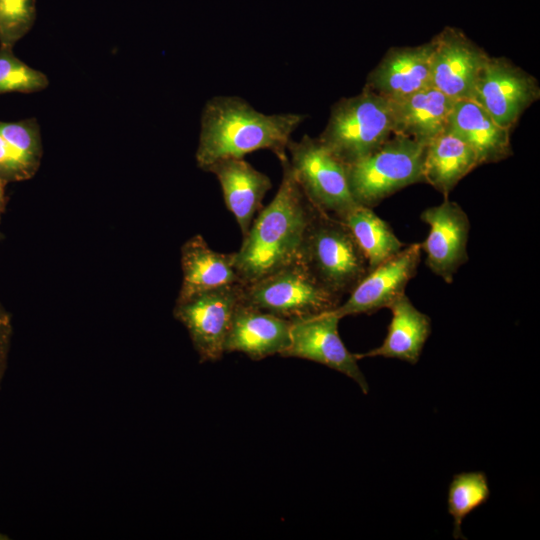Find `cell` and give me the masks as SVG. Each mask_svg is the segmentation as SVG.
<instances>
[{
	"label": "cell",
	"mask_w": 540,
	"mask_h": 540,
	"mask_svg": "<svg viewBox=\"0 0 540 540\" xmlns=\"http://www.w3.org/2000/svg\"><path fill=\"white\" fill-rule=\"evenodd\" d=\"M47 76L18 59L11 48H0V93H31L45 89Z\"/></svg>",
	"instance_id": "25"
},
{
	"label": "cell",
	"mask_w": 540,
	"mask_h": 540,
	"mask_svg": "<svg viewBox=\"0 0 540 540\" xmlns=\"http://www.w3.org/2000/svg\"><path fill=\"white\" fill-rule=\"evenodd\" d=\"M282 180L235 252V268L243 284L261 279L297 260L316 207L302 191L289 159L280 162Z\"/></svg>",
	"instance_id": "1"
},
{
	"label": "cell",
	"mask_w": 540,
	"mask_h": 540,
	"mask_svg": "<svg viewBox=\"0 0 540 540\" xmlns=\"http://www.w3.org/2000/svg\"><path fill=\"white\" fill-rule=\"evenodd\" d=\"M431 41L391 47L367 75L364 89L398 101L431 86Z\"/></svg>",
	"instance_id": "14"
},
{
	"label": "cell",
	"mask_w": 540,
	"mask_h": 540,
	"mask_svg": "<svg viewBox=\"0 0 540 540\" xmlns=\"http://www.w3.org/2000/svg\"><path fill=\"white\" fill-rule=\"evenodd\" d=\"M299 260L329 292L341 299L368 273V262L349 228L316 208Z\"/></svg>",
	"instance_id": "3"
},
{
	"label": "cell",
	"mask_w": 540,
	"mask_h": 540,
	"mask_svg": "<svg viewBox=\"0 0 540 540\" xmlns=\"http://www.w3.org/2000/svg\"><path fill=\"white\" fill-rule=\"evenodd\" d=\"M204 171L216 176L226 207L245 236L263 198L272 187L271 179L243 158H221Z\"/></svg>",
	"instance_id": "16"
},
{
	"label": "cell",
	"mask_w": 540,
	"mask_h": 540,
	"mask_svg": "<svg viewBox=\"0 0 540 540\" xmlns=\"http://www.w3.org/2000/svg\"><path fill=\"white\" fill-rule=\"evenodd\" d=\"M454 102L432 86L401 100L391 101L393 134L427 145L447 129Z\"/></svg>",
	"instance_id": "18"
},
{
	"label": "cell",
	"mask_w": 540,
	"mask_h": 540,
	"mask_svg": "<svg viewBox=\"0 0 540 540\" xmlns=\"http://www.w3.org/2000/svg\"><path fill=\"white\" fill-rule=\"evenodd\" d=\"M430 41L431 86L455 101L471 99L489 54L454 27H445Z\"/></svg>",
	"instance_id": "10"
},
{
	"label": "cell",
	"mask_w": 540,
	"mask_h": 540,
	"mask_svg": "<svg viewBox=\"0 0 540 540\" xmlns=\"http://www.w3.org/2000/svg\"><path fill=\"white\" fill-rule=\"evenodd\" d=\"M420 243L406 245L391 258L370 269L344 303L332 310L338 317L371 314L389 308L405 294L421 261Z\"/></svg>",
	"instance_id": "12"
},
{
	"label": "cell",
	"mask_w": 540,
	"mask_h": 540,
	"mask_svg": "<svg viewBox=\"0 0 540 540\" xmlns=\"http://www.w3.org/2000/svg\"><path fill=\"white\" fill-rule=\"evenodd\" d=\"M182 283L177 299L232 284H243L235 268V252L214 251L197 234L181 247Z\"/></svg>",
	"instance_id": "19"
},
{
	"label": "cell",
	"mask_w": 540,
	"mask_h": 540,
	"mask_svg": "<svg viewBox=\"0 0 540 540\" xmlns=\"http://www.w3.org/2000/svg\"><path fill=\"white\" fill-rule=\"evenodd\" d=\"M540 98L537 79L505 57L489 55L475 83L471 100L502 127L512 130Z\"/></svg>",
	"instance_id": "9"
},
{
	"label": "cell",
	"mask_w": 540,
	"mask_h": 540,
	"mask_svg": "<svg viewBox=\"0 0 540 540\" xmlns=\"http://www.w3.org/2000/svg\"><path fill=\"white\" fill-rule=\"evenodd\" d=\"M391 101L362 91L335 102L318 139L343 163L350 165L372 153L392 134Z\"/></svg>",
	"instance_id": "4"
},
{
	"label": "cell",
	"mask_w": 540,
	"mask_h": 540,
	"mask_svg": "<svg viewBox=\"0 0 540 540\" xmlns=\"http://www.w3.org/2000/svg\"><path fill=\"white\" fill-rule=\"evenodd\" d=\"M4 539H8V537H6V535L0 533V540H4Z\"/></svg>",
	"instance_id": "28"
},
{
	"label": "cell",
	"mask_w": 540,
	"mask_h": 540,
	"mask_svg": "<svg viewBox=\"0 0 540 540\" xmlns=\"http://www.w3.org/2000/svg\"><path fill=\"white\" fill-rule=\"evenodd\" d=\"M447 129L472 148L480 165L498 163L513 155L511 130L499 125L471 99L454 102Z\"/></svg>",
	"instance_id": "17"
},
{
	"label": "cell",
	"mask_w": 540,
	"mask_h": 540,
	"mask_svg": "<svg viewBox=\"0 0 540 540\" xmlns=\"http://www.w3.org/2000/svg\"><path fill=\"white\" fill-rule=\"evenodd\" d=\"M12 332L11 316L0 302V386L7 367Z\"/></svg>",
	"instance_id": "27"
},
{
	"label": "cell",
	"mask_w": 540,
	"mask_h": 540,
	"mask_svg": "<svg viewBox=\"0 0 540 540\" xmlns=\"http://www.w3.org/2000/svg\"><path fill=\"white\" fill-rule=\"evenodd\" d=\"M340 220L349 228L358 243L369 269L391 258L406 246L373 208L358 205Z\"/></svg>",
	"instance_id": "22"
},
{
	"label": "cell",
	"mask_w": 540,
	"mask_h": 540,
	"mask_svg": "<svg viewBox=\"0 0 540 540\" xmlns=\"http://www.w3.org/2000/svg\"><path fill=\"white\" fill-rule=\"evenodd\" d=\"M340 300L300 260L243 284L241 293V302L291 322L332 311Z\"/></svg>",
	"instance_id": "6"
},
{
	"label": "cell",
	"mask_w": 540,
	"mask_h": 540,
	"mask_svg": "<svg viewBox=\"0 0 540 540\" xmlns=\"http://www.w3.org/2000/svg\"><path fill=\"white\" fill-rule=\"evenodd\" d=\"M291 325L287 319L240 300L226 336L224 351L240 352L254 361L281 355L290 344Z\"/></svg>",
	"instance_id": "15"
},
{
	"label": "cell",
	"mask_w": 540,
	"mask_h": 540,
	"mask_svg": "<svg viewBox=\"0 0 540 540\" xmlns=\"http://www.w3.org/2000/svg\"><path fill=\"white\" fill-rule=\"evenodd\" d=\"M341 318L333 311L292 322L290 344L280 355L310 360L353 379L364 394L368 382L360 370L357 358L350 353L338 332Z\"/></svg>",
	"instance_id": "11"
},
{
	"label": "cell",
	"mask_w": 540,
	"mask_h": 540,
	"mask_svg": "<svg viewBox=\"0 0 540 540\" xmlns=\"http://www.w3.org/2000/svg\"><path fill=\"white\" fill-rule=\"evenodd\" d=\"M480 166L475 152L446 129L425 145L423 182L448 198L461 179Z\"/></svg>",
	"instance_id": "21"
},
{
	"label": "cell",
	"mask_w": 540,
	"mask_h": 540,
	"mask_svg": "<svg viewBox=\"0 0 540 540\" xmlns=\"http://www.w3.org/2000/svg\"><path fill=\"white\" fill-rule=\"evenodd\" d=\"M425 146L392 134L364 158L347 165L350 192L357 204L374 208L395 192L423 182Z\"/></svg>",
	"instance_id": "5"
},
{
	"label": "cell",
	"mask_w": 540,
	"mask_h": 540,
	"mask_svg": "<svg viewBox=\"0 0 540 540\" xmlns=\"http://www.w3.org/2000/svg\"><path fill=\"white\" fill-rule=\"evenodd\" d=\"M36 0H0V44L11 48L32 28Z\"/></svg>",
	"instance_id": "26"
},
{
	"label": "cell",
	"mask_w": 540,
	"mask_h": 540,
	"mask_svg": "<svg viewBox=\"0 0 540 540\" xmlns=\"http://www.w3.org/2000/svg\"><path fill=\"white\" fill-rule=\"evenodd\" d=\"M307 115L265 114L238 96H214L201 114L195 154L197 166L205 170L221 158H243L258 150L272 151L279 161L288 158L287 145Z\"/></svg>",
	"instance_id": "2"
},
{
	"label": "cell",
	"mask_w": 540,
	"mask_h": 540,
	"mask_svg": "<svg viewBox=\"0 0 540 540\" xmlns=\"http://www.w3.org/2000/svg\"><path fill=\"white\" fill-rule=\"evenodd\" d=\"M421 219L429 226L426 239L420 243L425 263L435 275L452 283L468 261L469 218L457 202L444 198L440 204L426 208Z\"/></svg>",
	"instance_id": "13"
},
{
	"label": "cell",
	"mask_w": 540,
	"mask_h": 540,
	"mask_svg": "<svg viewBox=\"0 0 540 540\" xmlns=\"http://www.w3.org/2000/svg\"><path fill=\"white\" fill-rule=\"evenodd\" d=\"M489 496V483L484 472H461L453 476L448 488L447 509L453 518L455 539H465L461 529L464 518L486 503Z\"/></svg>",
	"instance_id": "23"
},
{
	"label": "cell",
	"mask_w": 540,
	"mask_h": 540,
	"mask_svg": "<svg viewBox=\"0 0 540 540\" xmlns=\"http://www.w3.org/2000/svg\"><path fill=\"white\" fill-rule=\"evenodd\" d=\"M243 284H232L176 299L173 315L188 331L200 362L222 358Z\"/></svg>",
	"instance_id": "8"
},
{
	"label": "cell",
	"mask_w": 540,
	"mask_h": 540,
	"mask_svg": "<svg viewBox=\"0 0 540 540\" xmlns=\"http://www.w3.org/2000/svg\"><path fill=\"white\" fill-rule=\"evenodd\" d=\"M389 309L392 316L382 344L367 352L354 355L357 360L384 357L414 365L419 361L431 334V319L417 309L406 294L397 299Z\"/></svg>",
	"instance_id": "20"
},
{
	"label": "cell",
	"mask_w": 540,
	"mask_h": 540,
	"mask_svg": "<svg viewBox=\"0 0 540 540\" xmlns=\"http://www.w3.org/2000/svg\"><path fill=\"white\" fill-rule=\"evenodd\" d=\"M0 135L14 151L28 178H31L42 156L40 131L35 119L0 122Z\"/></svg>",
	"instance_id": "24"
},
{
	"label": "cell",
	"mask_w": 540,
	"mask_h": 540,
	"mask_svg": "<svg viewBox=\"0 0 540 540\" xmlns=\"http://www.w3.org/2000/svg\"><path fill=\"white\" fill-rule=\"evenodd\" d=\"M287 152L302 191L316 208L340 219L359 205L350 192L347 165L318 137L291 139Z\"/></svg>",
	"instance_id": "7"
}]
</instances>
